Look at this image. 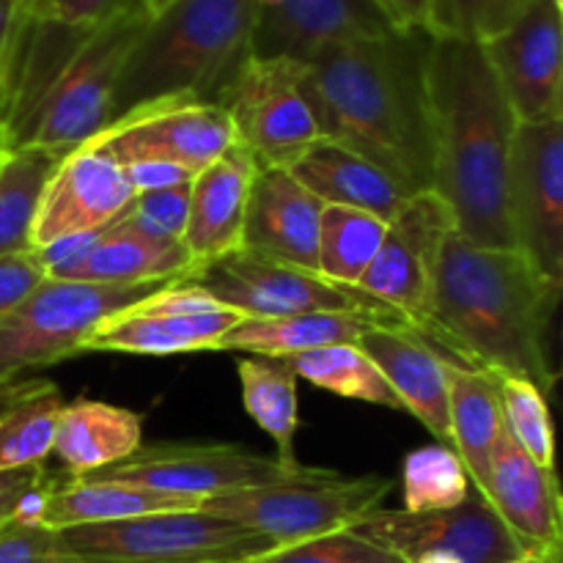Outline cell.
<instances>
[{
  "mask_svg": "<svg viewBox=\"0 0 563 563\" xmlns=\"http://www.w3.org/2000/svg\"><path fill=\"white\" fill-rule=\"evenodd\" d=\"M427 47L423 31L352 38L319 49L300 77L319 135L377 165L407 196L434 179Z\"/></svg>",
  "mask_w": 563,
  "mask_h": 563,
  "instance_id": "cell-1",
  "label": "cell"
},
{
  "mask_svg": "<svg viewBox=\"0 0 563 563\" xmlns=\"http://www.w3.org/2000/svg\"><path fill=\"white\" fill-rule=\"evenodd\" d=\"M561 286L517 247H482L445 236L416 333L443 355L489 377H526L544 394L555 385L548 333Z\"/></svg>",
  "mask_w": 563,
  "mask_h": 563,
  "instance_id": "cell-2",
  "label": "cell"
},
{
  "mask_svg": "<svg viewBox=\"0 0 563 563\" xmlns=\"http://www.w3.org/2000/svg\"><path fill=\"white\" fill-rule=\"evenodd\" d=\"M146 22L135 9L99 27H71L22 5L0 75L5 146L71 152L108 126L115 80Z\"/></svg>",
  "mask_w": 563,
  "mask_h": 563,
  "instance_id": "cell-3",
  "label": "cell"
},
{
  "mask_svg": "<svg viewBox=\"0 0 563 563\" xmlns=\"http://www.w3.org/2000/svg\"><path fill=\"white\" fill-rule=\"evenodd\" d=\"M427 97L432 192L454 214L456 234L482 247H515L506 176L517 119L482 44L429 36Z\"/></svg>",
  "mask_w": 563,
  "mask_h": 563,
  "instance_id": "cell-4",
  "label": "cell"
},
{
  "mask_svg": "<svg viewBox=\"0 0 563 563\" xmlns=\"http://www.w3.org/2000/svg\"><path fill=\"white\" fill-rule=\"evenodd\" d=\"M253 0H174L132 44L113 93V119L163 99L220 104L251 60Z\"/></svg>",
  "mask_w": 563,
  "mask_h": 563,
  "instance_id": "cell-5",
  "label": "cell"
},
{
  "mask_svg": "<svg viewBox=\"0 0 563 563\" xmlns=\"http://www.w3.org/2000/svg\"><path fill=\"white\" fill-rule=\"evenodd\" d=\"M390 489L394 478L377 473L346 476L322 467H302L300 473H291L278 482L207 498L201 509L223 520L240 522L273 539L278 548H286L352 528L368 511L379 509Z\"/></svg>",
  "mask_w": 563,
  "mask_h": 563,
  "instance_id": "cell-6",
  "label": "cell"
},
{
  "mask_svg": "<svg viewBox=\"0 0 563 563\" xmlns=\"http://www.w3.org/2000/svg\"><path fill=\"white\" fill-rule=\"evenodd\" d=\"M60 544L86 563H247L278 544L203 509L163 511L108 526H77Z\"/></svg>",
  "mask_w": 563,
  "mask_h": 563,
  "instance_id": "cell-7",
  "label": "cell"
},
{
  "mask_svg": "<svg viewBox=\"0 0 563 563\" xmlns=\"http://www.w3.org/2000/svg\"><path fill=\"white\" fill-rule=\"evenodd\" d=\"M159 286H102L47 275L9 317L0 319V385L16 383L27 368L80 355V344L93 328Z\"/></svg>",
  "mask_w": 563,
  "mask_h": 563,
  "instance_id": "cell-8",
  "label": "cell"
},
{
  "mask_svg": "<svg viewBox=\"0 0 563 563\" xmlns=\"http://www.w3.org/2000/svg\"><path fill=\"white\" fill-rule=\"evenodd\" d=\"M181 280L212 295L220 306L251 319L295 313H357L388 328H410L401 313L357 286H341L317 273L289 267L251 251H234L201 264Z\"/></svg>",
  "mask_w": 563,
  "mask_h": 563,
  "instance_id": "cell-9",
  "label": "cell"
},
{
  "mask_svg": "<svg viewBox=\"0 0 563 563\" xmlns=\"http://www.w3.org/2000/svg\"><path fill=\"white\" fill-rule=\"evenodd\" d=\"M506 218L517 251L563 284V121L517 124L506 176Z\"/></svg>",
  "mask_w": 563,
  "mask_h": 563,
  "instance_id": "cell-10",
  "label": "cell"
},
{
  "mask_svg": "<svg viewBox=\"0 0 563 563\" xmlns=\"http://www.w3.org/2000/svg\"><path fill=\"white\" fill-rule=\"evenodd\" d=\"M82 146L121 168L132 163H170L196 176L236 146V132L220 104L163 99L119 115Z\"/></svg>",
  "mask_w": 563,
  "mask_h": 563,
  "instance_id": "cell-11",
  "label": "cell"
},
{
  "mask_svg": "<svg viewBox=\"0 0 563 563\" xmlns=\"http://www.w3.org/2000/svg\"><path fill=\"white\" fill-rule=\"evenodd\" d=\"M300 77L302 64L297 60L251 58L220 99L236 143L251 152L258 168L289 170L322 137Z\"/></svg>",
  "mask_w": 563,
  "mask_h": 563,
  "instance_id": "cell-12",
  "label": "cell"
},
{
  "mask_svg": "<svg viewBox=\"0 0 563 563\" xmlns=\"http://www.w3.org/2000/svg\"><path fill=\"white\" fill-rule=\"evenodd\" d=\"M300 471H286L275 456L256 454V451L231 443H157L141 445L130 460L115 462L91 476L135 484L154 493L207 500L236 493V489L278 482Z\"/></svg>",
  "mask_w": 563,
  "mask_h": 563,
  "instance_id": "cell-13",
  "label": "cell"
},
{
  "mask_svg": "<svg viewBox=\"0 0 563 563\" xmlns=\"http://www.w3.org/2000/svg\"><path fill=\"white\" fill-rule=\"evenodd\" d=\"M352 531L390 550L405 563L423 553H451L462 563H504L526 553L473 487L460 506L445 511L410 515L379 506L357 520Z\"/></svg>",
  "mask_w": 563,
  "mask_h": 563,
  "instance_id": "cell-14",
  "label": "cell"
},
{
  "mask_svg": "<svg viewBox=\"0 0 563 563\" xmlns=\"http://www.w3.org/2000/svg\"><path fill=\"white\" fill-rule=\"evenodd\" d=\"M563 9L533 0L504 33L482 44L517 124L563 121Z\"/></svg>",
  "mask_w": 563,
  "mask_h": 563,
  "instance_id": "cell-15",
  "label": "cell"
},
{
  "mask_svg": "<svg viewBox=\"0 0 563 563\" xmlns=\"http://www.w3.org/2000/svg\"><path fill=\"white\" fill-rule=\"evenodd\" d=\"M454 231V214L432 190L410 196L388 220L379 253L357 289L394 308L416 330L427 308L438 253Z\"/></svg>",
  "mask_w": 563,
  "mask_h": 563,
  "instance_id": "cell-16",
  "label": "cell"
},
{
  "mask_svg": "<svg viewBox=\"0 0 563 563\" xmlns=\"http://www.w3.org/2000/svg\"><path fill=\"white\" fill-rule=\"evenodd\" d=\"M132 198L135 190L121 165L88 146L71 148L44 187L31 247L38 251L66 236L97 234L126 212Z\"/></svg>",
  "mask_w": 563,
  "mask_h": 563,
  "instance_id": "cell-17",
  "label": "cell"
},
{
  "mask_svg": "<svg viewBox=\"0 0 563 563\" xmlns=\"http://www.w3.org/2000/svg\"><path fill=\"white\" fill-rule=\"evenodd\" d=\"M388 31L374 0H253L251 58L306 64L330 44Z\"/></svg>",
  "mask_w": 563,
  "mask_h": 563,
  "instance_id": "cell-18",
  "label": "cell"
},
{
  "mask_svg": "<svg viewBox=\"0 0 563 563\" xmlns=\"http://www.w3.org/2000/svg\"><path fill=\"white\" fill-rule=\"evenodd\" d=\"M322 207L286 168H256L247 192L242 251L319 275Z\"/></svg>",
  "mask_w": 563,
  "mask_h": 563,
  "instance_id": "cell-19",
  "label": "cell"
},
{
  "mask_svg": "<svg viewBox=\"0 0 563 563\" xmlns=\"http://www.w3.org/2000/svg\"><path fill=\"white\" fill-rule=\"evenodd\" d=\"M482 498L526 553H563L561 493L555 471H544L504 432Z\"/></svg>",
  "mask_w": 563,
  "mask_h": 563,
  "instance_id": "cell-20",
  "label": "cell"
},
{
  "mask_svg": "<svg viewBox=\"0 0 563 563\" xmlns=\"http://www.w3.org/2000/svg\"><path fill=\"white\" fill-rule=\"evenodd\" d=\"M394 388L401 410L416 416L434 438L451 449L449 357L412 328L372 324L355 341Z\"/></svg>",
  "mask_w": 563,
  "mask_h": 563,
  "instance_id": "cell-21",
  "label": "cell"
},
{
  "mask_svg": "<svg viewBox=\"0 0 563 563\" xmlns=\"http://www.w3.org/2000/svg\"><path fill=\"white\" fill-rule=\"evenodd\" d=\"M256 168L251 152L236 143L190 181V212L181 245L190 253L192 269L242 247L247 192Z\"/></svg>",
  "mask_w": 563,
  "mask_h": 563,
  "instance_id": "cell-22",
  "label": "cell"
},
{
  "mask_svg": "<svg viewBox=\"0 0 563 563\" xmlns=\"http://www.w3.org/2000/svg\"><path fill=\"white\" fill-rule=\"evenodd\" d=\"M240 311L218 308V311L185 313H135L119 311L91 330L80 344V352H121V355H185V352L218 350L220 339L234 324L242 322Z\"/></svg>",
  "mask_w": 563,
  "mask_h": 563,
  "instance_id": "cell-23",
  "label": "cell"
},
{
  "mask_svg": "<svg viewBox=\"0 0 563 563\" xmlns=\"http://www.w3.org/2000/svg\"><path fill=\"white\" fill-rule=\"evenodd\" d=\"M203 500L181 495L154 493L124 482H108L97 476L53 478L44 498L38 526L49 531H66L77 526H108V522L135 520V517L163 515V511L201 509Z\"/></svg>",
  "mask_w": 563,
  "mask_h": 563,
  "instance_id": "cell-24",
  "label": "cell"
},
{
  "mask_svg": "<svg viewBox=\"0 0 563 563\" xmlns=\"http://www.w3.org/2000/svg\"><path fill=\"white\" fill-rule=\"evenodd\" d=\"M190 273L192 258L179 240L141 234L115 220L99 231L86 258L64 278L102 286H159L174 284Z\"/></svg>",
  "mask_w": 563,
  "mask_h": 563,
  "instance_id": "cell-25",
  "label": "cell"
},
{
  "mask_svg": "<svg viewBox=\"0 0 563 563\" xmlns=\"http://www.w3.org/2000/svg\"><path fill=\"white\" fill-rule=\"evenodd\" d=\"M289 174L322 203L363 209L383 218L385 223L410 198L377 165L328 137H319L313 146H308Z\"/></svg>",
  "mask_w": 563,
  "mask_h": 563,
  "instance_id": "cell-26",
  "label": "cell"
},
{
  "mask_svg": "<svg viewBox=\"0 0 563 563\" xmlns=\"http://www.w3.org/2000/svg\"><path fill=\"white\" fill-rule=\"evenodd\" d=\"M143 445V421L137 412L108 401L75 399L60 407L55 423L53 454L69 476H91Z\"/></svg>",
  "mask_w": 563,
  "mask_h": 563,
  "instance_id": "cell-27",
  "label": "cell"
},
{
  "mask_svg": "<svg viewBox=\"0 0 563 563\" xmlns=\"http://www.w3.org/2000/svg\"><path fill=\"white\" fill-rule=\"evenodd\" d=\"M449 416L451 449L460 456L471 487L482 495L487 489L489 462L506 432L495 377L449 357Z\"/></svg>",
  "mask_w": 563,
  "mask_h": 563,
  "instance_id": "cell-28",
  "label": "cell"
},
{
  "mask_svg": "<svg viewBox=\"0 0 563 563\" xmlns=\"http://www.w3.org/2000/svg\"><path fill=\"white\" fill-rule=\"evenodd\" d=\"M374 322L357 313H295V317L251 319L220 339L214 352H251L258 357H291L335 344H355ZM388 328V324H385Z\"/></svg>",
  "mask_w": 563,
  "mask_h": 563,
  "instance_id": "cell-29",
  "label": "cell"
},
{
  "mask_svg": "<svg viewBox=\"0 0 563 563\" xmlns=\"http://www.w3.org/2000/svg\"><path fill=\"white\" fill-rule=\"evenodd\" d=\"M66 152L3 146L0 152V256L33 251L31 234L44 187Z\"/></svg>",
  "mask_w": 563,
  "mask_h": 563,
  "instance_id": "cell-30",
  "label": "cell"
},
{
  "mask_svg": "<svg viewBox=\"0 0 563 563\" xmlns=\"http://www.w3.org/2000/svg\"><path fill=\"white\" fill-rule=\"evenodd\" d=\"M245 410L275 443V460L286 471H300L295 456L297 416V374L280 357H245L236 363Z\"/></svg>",
  "mask_w": 563,
  "mask_h": 563,
  "instance_id": "cell-31",
  "label": "cell"
},
{
  "mask_svg": "<svg viewBox=\"0 0 563 563\" xmlns=\"http://www.w3.org/2000/svg\"><path fill=\"white\" fill-rule=\"evenodd\" d=\"M60 407V390L38 379L0 405V473L47 465Z\"/></svg>",
  "mask_w": 563,
  "mask_h": 563,
  "instance_id": "cell-32",
  "label": "cell"
},
{
  "mask_svg": "<svg viewBox=\"0 0 563 563\" xmlns=\"http://www.w3.org/2000/svg\"><path fill=\"white\" fill-rule=\"evenodd\" d=\"M388 223L363 209L324 203L319 218V275L341 286H357L385 240Z\"/></svg>",
  "mask_w": 563,
  "mask_h": 563,
  "instance_id": "cell-33",
  "label": "cell"
},
{
  "mask_svg": "<svg viewBox=\"0 0 563 563\" xmlns=\"http://www.w3.org/2000/svg\"><path fill=\"white\" fill-rule=\"evenodd\" d=\"M280 361L289 363L297 377L308 379V383L330 390V394L344 396V399L368 401V405L390 407V410H401L388 379L383 377V372L374 366L372 357L357 344L324 346V350L280 357Z\"/></svg>",
  "mask_w": 563,
  "mask_h": 563,
  "instance_id": "cell-34",
  "label": "cell"
},
{
  "mask_svg": "<svg viewBox=\"0 0 563 563\" xmlns=\"http://www.w3.org/2000/svg\"><path fill=\"white\" fill-rule=\"evenodd\" d=\"M405 511L427 515L460 506L471 493V478L449 445H423L410 451L401 465Z\"/></svg>",
  "mask_w": 563,
  "mask_h": 563,
  "instance_id": "cell-35",
  "label": "cell"
},
{
  "mask_svg": "<svg viewBox=\"0 0 563 563\" xmlns=\"http://www.w3.org/2000/svg\"><path fill=\"white\" fill-rule=\"evenodd\" d=\"M495 383H498L500 407H504L506 432L537 465H542L544 471H553L555 434L548 394L526 377L504 374V377H495Z\"/></svg>",
  "mask_w": 563,
  "mask_h": 563,
  "instance_id": "cell-36",
  "label": "cell"
},
{
  "mask_svg": "<svg viewBox=\"0 0 563 563\" xmlns=\"http://www.w3.org/2000/svg\"><path fill=\"white\" fill-rule=\"evenodd\" d=\"M531 3L533 0H429L427 33L432 38L487 44Z\"/></svg>",
  "mask_w": 563,
  "mask_h": 563,
  "instance_id": "cell-37",
  "label": "cell"
},
{
  "mask_svg": "<svg viewBox=\"0 0 563 563\" xmlns=\"http://www.w3.org/2000/svg\"><path fill=\"white\" fill-rule=\"evenodd\" d=\"M247 563H405L390 550L379 548L372 539L361 537L352 528L306 539V542L275 548L273 553Z\"/></svg>",
  "mask_w": 563,
  "mask_h": 563,
  "instance_id": "cell-38",
  "label": "cell"
},
{
  "mask_svg": "<svg viewBox=\"0 0 563 563\" xmlns=\"http://www.w3.org/2000/svg\"><path fill=\"white\" fill-rule=\"evenodd\" d=\"M187 212H190V181L165 187V190L137 192L119 220L130 225V229L141 231V234L181 242Z\"/></svg>",
  "mask_w": 563,
  "mask_h": 563,
  "instance_id": "cell-39",
  "label": "cell"
},
{
  "mask_svg": "<svg viewBox=\"0 0 563 563\" xmlns=\"http://www.w3.org/2000/svg\"><path fill=\"white\" fill-rule=\"evenodd\" d=\"M0 563H86L60 544L58 533L11 520L0 528Z\"/></svg>",
  "mask_w": 563,
  "mask_h": 563,
  "instance_id": "cell-40",
  "label": "cell"
},
{
  "mask_svg": "<svg viewBox=\"0 0 563 563\" xmlns=\"http://www.w3.org/2000/svg\"><path fill=\"white\" fill-rule=\"evenodd\" d=\"M25 9L60 25L99 27L115 16L141 9V0H33Z\"/></svg>",
  "mask_w": 563,
  "mask_h": 563,
  "instance_id": "cell-41",
  "label": "cell"
},
{
  "mask_svg": "<svg viewBox=\"0 0 563 563\" xmlns=\"http://www.w3.org/2000/svg\"><path fill=\"white\" fill-rule=\"evenodd\" d=\"M44 278H47V269L36 251L0 256V319L9 317Z\"/></svg>",
  "mask_w": 563,
  "mask_h": 563,
  "instance_id": "cell-42",
  "label": "cell"
},
{
  "mask_svg": "<svg viewBox=\"0 0 563 563\" xmlns=\"http://www.w3.org/2000/svg\"><path fill=\"white\" fill-rule=\"evenodd\" d=\"M47 478V465L25 467V471L0 473V528L9 526L16 517L22 498Z\"/></svg>",
  "mask_w": 563,
  "mask_h": 563,
  "instance_id": "cell-43",
  "label": "cell"
},
{
  "mask_svg": "<svg viewBox=\"0 0 563 563\" xmlns=\"http://www.w3.org/2000/svg\"><path fill=\"white\" fill-rule=\"evenodd\" d=\"M124 174L126 179H130L135 196L137 192L165 190V187H176L196 179V176L187 174L185 168L170 163H132V165H124Z\"/></svg>",
  "mask_w": 563,
  "mask_h": 563,
  "instance_id": "cell-44",
  "label": "cell"
},
{
  "mask_svg": "<svg viewBox=\"0 0 563 563\" xmlns=\"http://www.w3.org/2000/svg\"><path fill=\"white\" fill-rule=\"evenodd\" d=\"M388 16L396 31H423L427 33L429 0H374Z\"/></svg>",
  "mask_w": 563,
  "mask_h": 563,
  "instance_id": "cell-45",
  "label": "cell"
},
{
  "mask_svg": "<svg viewBox=\"0 0 563 563\" xmlns=\"http://www.w3.org/2000/svg\"><path fill=\"white\" fill-rule=\"evenodd\" d=\"M22 5L16 0H0V75H3L5 55H9L11 36H14L16 16H20Z\"/></svg>",
  "mask_w": 563,
  "mask_h": 563,
  "instance_id": "cell-46",
  "label": "cell"
},
{
  "mask_svg": "<svg viewBox=\"0 0 563 563\" xmlns=\"http://www.w3.org/2000/svg\"><path fill=\"white\" fill-rule=\"evenodd\" d=\"M504 563H563V553H522Z\"/></svg>",
  "mask_w": 563,
  "mask_h": 563,
  "instance_id": "cell-47",
  "label": "cell"
},
{
  "mask_svg": "<svg viewBox=\"0 0 563 563\" xmlns=\"http://www.w3.org/2000/svg\"><path fill=\"white\" fill-rule=\"evenodd\" d=\"M412 563H462V561L454 559L451 553H423V555H418Z\"/></svg>",
  "mask_w": 563,
  "mask_h": 563,
  "instance_id": "cell-48",
  "label": "cell"
},
{
  "mask_svg": "<svg viewBox=\"0 0 563 563\" xmlns=\"http://www.w3.org/2000/svg\"><path fill=\"white\" fill-rule=\"evenodd\" d=\"M174 0H141V9L146 11V16H157L159 11H165Z\"/></svg>",
  "mask_w": 563,
  "mask_h": 563,
  "instance_id": "cell-49",
  "label": "cell"
},
{
  "mask_svg": "<svg viewBox=\"0 0 563 563\" xmlns=\"http://www.w3.org/2000/svg\"><path fill=\"white\" fill-rule=\"evenodd\" d=\"M22 388H25V383H11V385H0V405H3V401H9V399H14V396L20 394Z\"/></svg>",
  "mask_w": 563,
  "mask_h": 563,
  "instance_id": "cell-50",
  "label": "cell"
},
{
  "mask_svg": "<svg viewBox=\"0 0 563 563\" xmlns=\"http://www.w3.org/2000/svg\"><path fill=\"white\" fill-rule=\"evenodd\" d=\"M3 146H5V137H3V130H0V152H3Z\"/></svg>",
  "mask_w": 563,
  "mask_h": 563,
  "instance_id": "cell-51",
  "label": "cell"
},
{
  "mask_svg": "<svg viewBox=\"0 0 563 563\" xmlns=\"http://www.w3.org/2000/svg\"><path fill=\"white\" fill-rule=\"evenodd\" d=\"M16 3H20V5H27V3H33V0H16Z\"/></svg>",
  "mask_w": 563,
  "mask_h": 563,
  "instance_id": "cell-52",
  "label": "cell"
},
{
  "mask_svg": "<svg viewBox=\"0 0 563 563\" xmlns=\"http://www.w3.org/2000/svg\"><path fill=\"white\" fill-rule=\"evenodd\" d=\"M553 3H555V5H559V9H563V0H553Z\"/></svg>",
  "mask_w": 563,
  "mask_h": 563,
  "instance_id": "cell-53",
  "label": "cell"
}]
</instances>
